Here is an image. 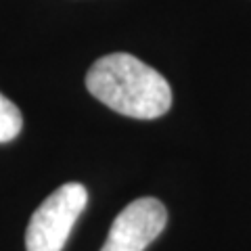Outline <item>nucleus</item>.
I'll return each mask as SVG.
<instances>
[{"label":"nucleus","mask_w":251,"mask_h":251,"mask_svg":"<svg viewBox=\"0 0 251 251\" xmlns=\"http://www.w3.org/2000/svg\"><path fill=\"white\" fill-rule=\"evenodd\" d=\"M86 88L109 109L134 120H157L172 107V88L166 77L128 52L94 61L86 74Z\"/></svg>","instance_id":"obj_1"},{"label":"nucleus","mask_w":251,"mask_h":251,"mask_svg":"<svg viewBox=\"0 0 251 251\" xmlns=\"http://www.w3.org/2000/svg\"><path fill=\"white\" fill-rule=\"evenodd\" d=\"M86 203L88 193L80 182H67L49 195L27 224V251H63Z\"/></svg>","instance_id":"obj_2"},{"label":"nucleus","mask_w":251,"mask_h":251,"mask_svg":"<svg viewBox=\"0 0 251 251\" xmlns=\"http://www.w3.org/2000/svg\"><path fill=\"white\" fill-rule=\"evenodd\" d=\"M168 224V211L155 197H140L113 220L100 251H145Z\"/></svg>","instance_id":"obj_3"},{"label":"nucleus","mask_w":251,"mask_h":251,"mask_svg":"<svg viewBox=\"0 0 251 251\" xmlns=\"http://www.w3.org/2000/svg\"><path fill=\"white\" fill-rule=\"evenodd\" d=\"M23 128V117L19 107L0 94V143H11L19 136Z\"/></svg>","instance_id":"obj_4"}]
</instances>
